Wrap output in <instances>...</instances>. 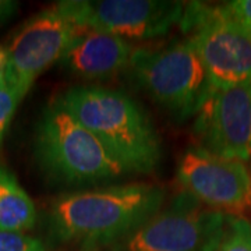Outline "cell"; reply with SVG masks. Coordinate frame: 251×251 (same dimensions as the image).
<instances>
[{
  "mask_svg": "<svg viewBox=\"0 0 251 251\" xmlns=\"http://www.w3.org/2000/svg\"><path fill=\"white\" fill-rule=\"evenodd\" d=\"M165 191L152 184L82 190L56 198L48 230L56 243L99 247L119 242L162 209Z\"/></svg>",
  "mask_w": 251,
  "mask_h": 251,
  "instance_id": "obj_1",
  "label": "cell"
},
{
  "mask_svg": "<svg viewBox=\"0 0 251 251\" xmlns=\"http://www.w3.org/2000/svg\"><path fill=\"white\" fill-rule=\"evenodd\" d=\"M56 100L95 135L128 173H151L162 161V143L150 116L122 91L75 85Z\"/></svg>",
  "mask_w": 251,
  "mask_h": 251,
  "instance_id": "obj_2",
  "label": "cell"
},
{
  "mask_svg": "<svg viewBox=\"0 0 251 251\" xmlns=\"http://www.w3.org/2000/svg\"><path fill=\"white\" fill-rule=\"evenodd\" d=\"M35 158L49 179L64 186L100 183L128 173L56 99L36 125Z\"/></svg>",
  "mask_w": 251,
  "mask_h": 251,
  "instance_id": "obj_3",
  "label": "cell"
},
{
  "mask_svg": "<svg viewBox=\"0 0 251 251\" xmlns=\"http://www.w3.org/2000/svg\"><path fill=\"white\" fill-rule=\"evenodd\" d=\"M128 69L138 87L177 120L197 115L211 97L205 69L191 41L135 49Z\"/></svg>",
  "mask_w": 251,
  "mask_h": 251,
  "instance_id": "obj_4",
  "label": "cell"
},
{
  "mask_svg": "<svg viewBox=\"0 0 251 251\" xmlns=\"http://www.w3.org/2000/svg\"><path fill=\"white\" fill-rule=\"evenodd\" d=\"M180 28L194 45L212 91L251 81V25L222 4L186 3Z\"/></svg>",
  "mask_w": 251,
  "mask_h": 251,
  "instance_id": "obj_5",
  "label": "cell"
},
{
  "mask_svg": "<svg viewBox=\"0 0 251 251\" xmlns=\"http://www.w3.org/2000/svg\"><path fill=\"white\" fill-rule=\"evenodd\" d=\"M81 29L57 3L27 20L4 50L6 84L25 97L36 78L62 60Z\"/></svg>",
  "mask_w": 251,
  "mask_h": 251,
  "instance_id": "obj_6",
  "label": "cell"
},
{
  "mask_svg": "<svg viewBox=\"0 0 251 251\" xmlns=\"http://www.w3.org/2000/svg\"><path fill=\"white\" fill-rule=\"evenodd\" d=\"M75 25L127 42L165 35L180 24L186 3L165 0H67L57 3Z\"/></svg>",
  "mask_w": 251,
  "mask_h": 251,
  "instance_id": "obj_7",
  "label": "cell"
},
{
  "mask_svg": "<svg viewBox=\"0 0 251 251\" xmlns=\"http://www.w3.org/2000/svg\"><path fill=\"white\" fill-rule=\"evenodd\" d=\"M224 221L186 194L113 243V251H206Z\"/></svg>",
  "mask_w": 251,
  "mask_h": 251,
  "instance_id": "obj_8",
  "label": "cell"
},
{
  "mask_svg": "<svg viewBox=\"0 0 251 251\" xmlns=\"http://www.w3.org/2000/svg\"><path fill=\"white\" fill-rule=\"evenodd\" d=\"M181 187L200 204L226 215L251 211V176L244 162L225 159L202 147H188L177 166Z\"/></svg>",
  "mask_w": 251,
  "mask_h": 251,
  "instance_id": "obj_9",
  "label": "cell"
},
{
  "mask_svg": "<svg viewBox=\"0 0 251 251\" xmlns=\"http://www.w3.org/2000/svg\"><path fill=\"white\" fill-rule=\"evenodd\" d=\"M197 116L200 147L225 159L251 161V81L212 91Z\"/></svg>",
  "mask_w": 251,
  "mask_h": 251,
  "instance_id": "obj_10",
  "label": "cell"
},
{
  "mask_svg": "<svg viewBox=\"0 0 251 251\" xmlns=\"http://www.w3.org/2000/svg\"><path fill=\"white\" fill-rule=\"evenodd\" d=\"M135 48L122 38L82 28L60 64L82 80H103L128 67Z\"/></svg>",
  "mask_w": 251,
  "mask_h": 251,
  "instance_id": "obj_11",
  "label": "cell"
},
{
  "mask_svg": "<svg viewBox=\"0 0 251 251\" xmlns=\"http://www.w3.org/2000/svg\"><path fill=\"white\" fill-rule=\"evenodd\" d=\"M36 209L16 176L0 166V230L24 233L34 227Z\"/></svg>",
  "mask_w": 251,
  "mask_h": 251,
  "instance_id": "obj_12",
  "label": "cell"
},
{
  "mask_svg": "<svg viewBox=\"0 0 251 251\" xmlns=\"http://www.w3.org/2000/svg\"><path fill=\"white\" fill-rule=\"evenodd\" d=\"M206 251H251V221L247 216L226 215Z\"/></svg>",
  "mask_w": 251,
  "mask_h": 251,
  "instance_id": "obj_13",
  "label": "cell"
},
{
  "mask_svg": "<svg viewBox=\"0 0 251 251\" xmlns=\"http://www.w3.org/2000/svg\"><path fill=\"white\" fill-rule=\"evenodd\" d=\"M24 97L16 88L7 84L0 88V144L3 141L4 133L16 113L18 103Z\"/></svg>",
  "mask_w": 251,
  "mask_h": 251,
  "instance_id": "obj_14",
  "label": "cell"
},
{
  "mask_svg": "<svg viewBox=\"0 0 251 251\" xmlns=\"http://www.w3.org/2000/svg\"><path fill=\"white\" fill-rule=\"evenodd\" d=\"M0 251H45V247L32 236L0 230Z\"/></svg>",
  "mask_w": 251,
  "mask_h": 251,
  "instance_id": "obj_15",
  "label": "cell"
},
{
  "mask_svg": "<svg viewBox=\"0 0 251 251\" xmlns=\"http://www.w3.org/2000/svg\"><path fill=\"white\" fill-rule=\"evenodd\" d=\"M227 11L234 18L251 25V0H234L225 3Z\"/></svg>",
  "mask_w": 251,
  "mask_h": 251,
  "instance_id": "obj_16",
  "label": "cell"
},
{
  "mask_svg": "<svg viewBox=\"0 0 251 251\" xmlns=\"http://www.w3.org/2000/svg\"><path fill=\"white\" fill-rule=\"evenodd\" d=\"M18 9L17 1H11V0H0V25L3 23H6L11 16L16 13Z\"/></svg>",
  "mask_w": 251,
  "mask_h": 251,
  "instance_id": "obj_17",
  "label": "cell"
},
{
  "mask_svg": "<svg viewBox=\"0 0 251 251\" xmlns=\"http://www.w3.org/2000/svg\"><path fill=\"white\" fill-rule=\"evenodd\" d=\"M4 64H6V53H4V50L0 49V72L4 70Z\"/></svg>",
  "mask_w": 251,
  "mask_h": 251,
  "instance_id": "obj_18",
  "label": "cell"
},
{
  "mask_svg": "<svg viewBox=\"0 0 251 251\" xmlns=\"http://www.w3.org/2000/svg\"><path fill=\"white\" fill-rule=\"evenodd\" d=\"M6 85V77H4V70L0 72V88Z\"/></svg>",
  "mask_w": 251,
  "mask_h": 251,
  "instance_id": "obj_19",
  "label": "cell"
},
{
  "mask_svg": "<svg viewBox=\"0 0 251 251\" xmlns=\"http://www.w3.org/2000/svg\"><path fill=\"white\" fill-rule=\"evenodd\" d=\"M82 251H103V250H99V247H85Z\"/></svg>",
  "mask_w": 251,
  "mask_h": 251,
  "instance_id": "obj_20",
  "label": "cell"
},
{
  "mask_svg": "<svg viewBox=\"0 0 251 251\" xmlns=\"http://www.w3.org/2000/svg\"><path fill=\"white\" fill-rule=\"evenodd\" d=\"M250 176H251V165H250Z\"/></svg>",
  "mask_w": 251,
  "mask_h": 251,
  "instance_id": "obj_21",
  "label": "cell"
}]
</instances>
